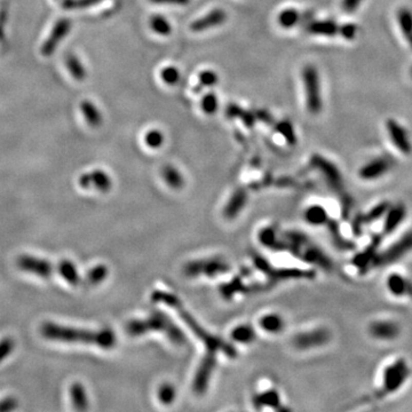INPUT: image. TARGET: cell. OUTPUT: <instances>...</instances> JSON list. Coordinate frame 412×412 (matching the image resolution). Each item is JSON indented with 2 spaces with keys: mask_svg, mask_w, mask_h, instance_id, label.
<instances>
[{
  "mask_svg": "<svg viewBox=\"0 0 412 412\" xmlns=\"http://www.w3.org/2000/svg\"><path fill=\"white\" fill-rule=\"evenodd\" d=\"M58 270L60 275L67 280L68 283L71 285H78L80 282V277L78 274L77 268L74 267V265L69 260H62L60 261L58 265Z\"/></svg>",
  "mask_w": 412,
  "mask_h": 412,
  "instance_id": "obj_26",
  "label": "cell"
},
{
  "mask_svg": "<svg viewBox=\"0 0 412 412\" xmlns=\"http://www.w3.org/2000/svg\"><path fill=\"white\" fill-rule=\"evenodd\" d=\"M330 332L326 329H316L309 332L296 334L293 338V345L299 349H310L320 347L330 340Z\"/></svg>",
  "mask_w": 412,
  "mask_h": 412,
  "instance_id": "obj_11",
  "label": "cell"
},
{
  "mask_svg": "<svg viewBox=\"0 0 412 412\" xmlns=\"http://www.w3.org/2000/svg\"><path fill=\"white\" fill-rule=\"evenodd\" d=\"M219 77L218 74L213 70H204L199 73L198 76V85L194 87L195 93H199L204 87H211L214 86L218 83Z\"/></svg>",
  "mask_w": 412,
  "mask_h": 412,
  "instance_id": "obj_33",
  "label": "cell"
},
{
  "mask_svg": "<svg viewBox=\"0 0 412 412\" xmlns=\"http://www.w3.org/2000/svg\"><path fill=\"white\" fill-rule=\"evenodd\" d=\"M362 2H363V0H344L343 2L344 11L347 13L355 12L356 8L360 6Z\"/></svg>",
  "mask_w": 412,
  "mask_h": 412,
  "instance_id": "obj_48",
  "label": "cell"
},
{
  "mask_svg": "<svg viewBox=\"0 0 412 412\" xmlns=\"http://www.w3.org/2000/svg\"><path fill=\"white\" fill-rule=\"evenodd\" d=\"M17 406L16 401L14 399H6L0 402V412H4V411H11L13 409H15Z\"/></svg>",
  "mask_w": 412,
  "mask_h": 412,
  "instance_id": "obj_49",
  "label": "cell"
},
{
  "mask_svg": "<svg viewBox=\"0 0 412 412\" xmlns=\"http://www.w3.org/2000/svg\"><path fill=\"white\" fill-rule=\"evenodd\" d=\"M226 21H227V13L223 9L217 8L204 15L203 17H199L194 21L190 24V30L193 32H204L206 30L221 26Z\"/></svg>",
  "mask_w": 412,
  "mask_h": 412,
  "instance_id": "obj_14",
  "label": "cell"
},
{
  "mask_svg": "<svg viewBox=\"0 0 412 412\" xmlns=\"http://www.w3.org/2000/svg\"><path fill=\"white\" fill-rule=\"evenodd\" d=\"M398 20L402 32L409 39L412 36V13L408 8H401L398 14Z\"/></svg>",
  "mask_w": 412,
  "mask_h": 412,
  "instance_id": "obj_36",
  "label": "cell"
},
{
  "mask_svg": "<svg viewBox=\"0 0 412 412\" xmlns=\"http://www.w3.org/2000/svg\"><path fill=\"white\" fill-rule=\"evenodd\" d=\"M14 346L15 344L12 338H5L0 341V363L6 360L7 356L12 353Z\"/></svg>",
  "mask_w": 412,
  "mask_h": 412,
  "instance_id": "obj_44",
  "label": "cell"
},
{
  "mask_svg": "<svg viewBox=\"0 0 412 412\" xmlns=\"http://www.w3.org/2000/svg\"><path fill=\"white\" fill-rule=\"evenodd\" d=\"M107 276H108V268L105 267L104 265H99L97 267H94L88 271L86 275V279L88 284L97 285L103 282V280L107 278Z\"/></svg>",
  "mask_w": 412,
  "mask_h": 412,
  "instance_id": "obj_37",
  "label": "cell"
},
{
  "mask_svg": "<svg viewBox=\"0 0 412 412\" xmlns=\"http://www.w3.org/2000/svg\"><path fill=\"white\" fill-rule=\"evenodd\" d=\"M78 183L84 189L94 188L101 193H105L111 188V179L102 170H94L89 173L82 174L78 179Z\"/></svg>",
  "mask_w": 412,
  "mask_h": 412,
  "instance_id": "obj_13",
  "label": "cell"
},
{
  "mask_svg": "<svg viewBox=\"0 0 412 412\" xmlns=\"http://www.w3.org/2000/svg\"><path fill=\"white\" fill-rule=\"evenodd\" d=\"M299 17H300V15H299L298 11H295L294 8H288L279 13L278 23L282 28L290 29V28L294 27L295 24L298 23Z\"/></svg>",
  "mask_w": 412,
  "mask_h": 412,
  "instance_id": "obj_34",
  "label": "cell"
},
{
  "mask_svg": "<svg viewBox=\"0 0 412 412\" xmlns=\"http://www.w3.org/2000/svg\"><path fill=\"white\" fill-rule=\"evenodd\" d=\"M246 200H248V192L244 188H239L236 190L224 209L226 217L228 219L235 218L245 206Z\"/></svg>",
  "mask_w": 412,
  "mask_h": 412,
  "instance_id": "obj_20",
  "label": "cell"
},
{
  "mask_svg": "<svg viewBox=\"0 0 412 412\" xmlns=\"http://www.w3.org/2000/svg\"><path fill=\"white\" fill-rule=\"evenodd\" d=\"M303 79L306 90V103L310 114L317 115L322 110V95L317 69L313 65H307L303 70Z\"/></svg>",
  "mask_w": 412,
  "mask_h": 412,
  "instance_id": "obj_6",
  "label": "cell"
},
{
  "mask_svg": "<svg viewBox=\"0 0 412 412\" xmlns=\"http://www.w3.org/2000/svg\"><path fill=\"white\" fill-rule=\"evenodd\" d=\"M310 163L315 168H317L323 173L328 183L333 189H340L343 187V179H341L340 171L335 167L334 164L329 162L328 159H325L323 156L320 155H314L310 159Z\"/></svg>",
  "mask_w": 412,
  "mask_h": 412,
  "instance_id": "obj_12",
  "label": "cell"
},
{
  "mask_svg": "<svg viewBox=\"0 0 412 412\" xmlns=\"http://www.w3.org/2000/svg\"><path fill=\"white\" fill-rule=\"evenodd\" d=\"M253 403L255 405V408L260 409L261 406L267 405V406H273L275 409H279L278 406L280 404L279 396L278 393L276 390H269L267 393H263L261 395L255 396L253 399Z\"/></svg>",
  "mask_w": 412,
  "mask_h": 412,
  "instance_id": "obj_29",
  "label": "cell"
},
{
  "mask_svg": "<svg viewBox=\"0 0 412 412\" xmlns=\"http://www.w3.org/2000/svg\"><path fill=\"white\" fill-rule=\"evenodd\" d=\"M16 264L21 270L34 274L39 277L49 278L53 275V265L47 260L34 258L31 255H21L17 259Z\"/></svg>",
  "mask_w": 412,
  "mask_h": 412,
  "instance_id": "obj_10",
  "label": "cell"
},
{
  "mask_svg": "<svg viewBox=\"0 0 412 412\" xmlns=\"http://www.w3.org/2000/svg\"><path fill=\"white\" fill-rule=\"evenodd\" d=\"M369 330L371 335L379 340H394L400 333L399 325L390 321H376Z\"/></svg>",
  "mask_w": 412,
  "mask_h": 412,
  "instance_id": "obj_17",
  "label": "cell"
},
{
  "mask_svg": "<svg viewBox=\"0 0 412 412\" xmlns=\"http://www.w3.org/2000/svg\"><path fill=\"white\" fill-rule=\"evenodd\" d=\"M150 28L159 36H168L172 32V26L163 15H153L150 18Z\"/></svg>",
  "mask_w": 412,
  "mask_h": 412,
  "instance_id": "obj_30",
  "label": "cell"
},
{
  "mask_svg": "<svg viewBox=\"0 0 412 412\" xmlns=\"http://www.w3.org/2000/svg\"><path fill=\"white\" fill-rule=\"evenodd\" d=\"M80 111L84 115L85 120L93 127H98L102 124V115L99 111V109L97 108L93 102L88 101V100H85L79 105Z\"/></svg>",
  "mask_w": 412,
  "mask_h": 412,
  "instance_id": "obj_22",
  "label": "cell"
},
{
  "mask_svg": "<svg viewBox=\"0 0 412 412\" xmlns=\"http://www.w3.org/2000/svg\"><path fill=\"white\" fill-rule=\"evenodd\" d=\"M152 331L165 334L175 345L180 346L185 343V335L182 331L166 314L160 310H153L147 317L133 320L126 325V333L132 336L142 335Z\"/></svg>",
  "mask_w": 412,
  "mask_h": 412,
  "instance_id": "obj_4",
  "label": "cell"
},
{
  "mask_svg": "<svg viewBox=\"0 0 412 412\" xmlns=\"http://www.w3.org/2000/svg\"><path fill=\"white\" fill-rule=\"evenodd\" d=\"M40 333L48 340L69 344L94 345L104 349L113 348L116 345V335L109 329L89 331L47 322L40 326Z\"/></svg>",
  "mask_w": 412,
  "mask_h": 412,
  "instance_id": "obj_3",
  "label": "cell"
},
{
  "mask_svg": "<svg viewBox=\"0 0 412 412\" xmlns=\"http://www.w3.org/2000/svg\"><path fill=\"white\" fill-rule=\"evenodd\" d=\"M254 116L258 120H260V122L266 123L268 125L274 123V119L271 117V115L268 111H266V110H257V111L254 113Z\"/></svg>",
  "mask_w": 412,
  "mask_h": 412,
  "instance_id": "obj_47",
  "label": "cell"
},
{
  "mask_svg": "<svg viewBox=\"0 0 412 412\" xmlns=\"http://www.w3.org/2000/svg\"><path fill=\"white\" fill-rule=\"evenodd\" d=\"M70 29H71V22L69 21L68 18H61L54 24V28L52 29L51 33L47 38V40H45L42 49L40 52L44 55V57H51V55L55 52V49L58 48V45L62 42L65 38V36L69 33Z\"/></svg>",
  "mask_w": 412,
  "mask_h": 412,
  "instance_id": "obj_9",
  "label": "cell"
},
{
  "mask_svg": "<svg viewBox=\"0 0 412 412\" xmlns=\"http://www.w3.org/2000/svg\"><path fill=\"white\" fill-rule=\"evenodd\" d=\"M260 325H261V328H263L265 331H267V332L277 333V332H279V331H282L283 326H284V322L278 315L270 314V315L264 316V317L260 320Z\"/></svg>",
  "mask_w": 412,
  "mask_h": 412,
  "instance_id": "obj_31",
  "label": "cell"
},
{
  "mask_svg": "<svg viewBox=\"0 0 412 412\" xmlns=\"http://www.w3.org/2000/svg\"><path fill=\"white\" fill-rule=\"evenodd\" d=\"M101 2L103 0H63L62 6L65 9H79L94 6Z\"/></svg>",
  "mask_w": 412,
  "mask_h": 412,
  "instance_id": "obj_42",
  "label": "cell"
},
{
  "mask_svg": "<svg viewBox=\"0 0 412 412\" xmlns=\"http://www.w3.org/2000/svg\"><path fill=\"white\" fill-rule=\"evenodd\" d=\"M356 32H358V27L355 24H344V26H340L339 33L346 39H354L356 36Z\"/></svg>",
  "mask_w": 412,
  "mask_h": 412,
  "instance_id": "obj_45",
  "label": "cell"
},
{
  "mask_svg": "<svg viewBox=\"0 0 412 412\" xmlns=\"http://www.w3.org/2000/svg\"><path fill=\"white\" fill-rule=\"evenodd\" d=\"M65 65H67V69L69 70V72L71 76L80 82V80H84L87 76L86 69L83 65V63L80 62V60L74 57V55H69L65 59Z\"/></svg>",
  "mask_w": 412,
  "mask_h": 412,
  "instance_id": "obj_28",
  "label": "cell"
},
{
  "mask_svg": "<svg viewBox=\"0 0 412 412\" xmlns=\"http://www.w3.org/2000/svg\"><path fill=\"white\" fill-rule=\"evenodd\" d=\"M412 250V233L404 235L398 242L391 244L388 249L380 254H377L374 260V267H381V266L393 264L400 260L403 255L409 253Z\"/></svg>",
  "mask_w": 412,
  "mask_h": 412,
  "instance_id": "obj_8",
  "label": "cell"
},
{
  "mask_svg": "<svg viewBox=\"0 0 412 412\" xmlns=\"http://www.w3.org/2000/svg\"><path fill=\"white\" fill-rule=\"evenodd\" d=\"M229 268V264L223 258L213 257L190 261L184 266L183 271L184 275L189 277H197V276L214 277L220 274L227 273Z\"/></svg>",
  "mask_w": 412,
  "mask_h": 412,
  "instance_id": "obj_5",
  "label": "cell"
},
{
  "mask_svg": "<svg viewBox=\"0 0 412 412\" xmlns=\"http://www.w3.org/2000/svg\"><path fill=\"white\" fill-rule=\"evenodd\" d=\"M160 78L166 85L174 86L180 79V71L175 67H166L160 71Z\"/></svg>",
  "mask_w": 412,
  "mask_h": 412,
  "instance_id": "obj_41",
  "label": "cell"
},
{
  "mask_svg": "<svg viewBox=\"0 0 412 412\" xmlns=\"http://www.w3.org/2000/svg\"><path fill=\"white\" fill-rule=\"evenodd\" d=\"M158 394H159V400L162 401L164 404H170L175 398V389L172 385L166 384L160 387Z\"/></svg>",
  "mask_w": 412,
  "mask_h": 412,
  "instance_id": "obj_43",
  "label": "cell"
},
{
  "mask_svg": "<svg viewBox=\"0 0 412 412\" xmlns=\"http://www.w3.org/2000/svg\"><path fill=\"white\" fill-rule=\"evenodd\" d=\"M340 27L333 21H315L310 23L307 30L313 34L332 37L339 33Z\"/></svg>",
  "mask_w": 412,
  "mask_h": 412,
  "instance_id": "obj_24",
  "label": "cell"
},
{
  "mask_svg": "<svg viewBox=\"0 0 412 412\" xmlns=\"http://www.w3.org/2000/svg\"><path fill=\"white\" fill-rule=\"evenodd\" d=\"M233 339L242 344H250L255 339L257 333L251 325H240L237 326L232 333Z\"/></svg>",
  "mask_w": 412,
  "mask_h": 412,
  "instance_id": "obj_32",
  "label": "cell"
},
{
  "mask_svg": "<svg viewBox=\"0 0 412 412\" xmlns=\"http://www.w3.org/2000/svg\"><path fill=\"white\" fill-rule=\"evenodd\" d=\"M389 209V204L388 203H380L372 210H370V212L368 214H365L363 218H362V222L364 223H371L376 221L377 219H379L381 217H385V214L387 212V210Z\"/></svg>",
  "mask_w": 412,
  "mask_h": 412,
  "instance_id": "obj_38",
  "label": "cell"
},
{
  "mask_svg": "<svg viewBox=\"0 0 412 412\" xmlns=\"http://www.w3.org/2000/svg\"><path fill=\"white\" fill-rule=\"evenodd\" d=\"M260 242L271 250L289 251L307 263L319 265L324 269L331 268V261L304 234L296 232H279L275 227H267L259 234Z\"/></svg>",
  "mask_w": 412,
  "mask_h": 412,
  "instance_id": "obj_1",
  "label": "cell"
},
{
  "mask_svg": "<svg viewBox=\"0 0 412 412\" xmlns=\"http://www.w3.org/2000/svg\"><path fill=\"white\" fill-rule=\"evenodd\" d=\"M409 366L404 360H396L387 365L383 373V391L386 394L398 391L408 379Z\"/></svg>",
  "mask_w": 412,
  "mask_h": 412,
  "instance_id": "obj_7",
  "label": "cell"
},
{
  "mask_svg": "<svg viewBox=\"0 0 412 412\" xmlns=\"http://www.w3.org/2000/svg\"><path fill=\"white\" fill-rule=\"evenodd\" d=\"M386 283L387 289H388L391 295L399 296V298H402V296L412 298V283L401 274H390L388 278H387Z\"/></svg>",
  "mask_w": 412,
  "mask_h": 412,
  "instance_id": "obj_16",
  "label": "cell"
},
{
  "mask_svg": "<svg viewBox=\"0 0 412 412\" xmlns=\"http://www.w3.org/2000/svg\"><path fill=\"white\" fill-rule=\"evenodd\" d=\"M152 299L155 303H162L177 311L178 315L180 316V319L183 321L184 324L190 329V331H192L200 341H203L206 347L205 356L217 359V353H222L230 359H234L237 356V350L235 349L234 346L227 343V341L219 338V336H215L212 333L208 332V331H206L203 326L196 321L194 316L184 308L182 301H181L177 295H173L172 293L166 292V291H155L152 294Z\"/></svg>",
  "mask_w": 412,
  "mask_h": 412,
  "instance_id": "obj_2",
  "label": "cell"
},
{
  "mask_svg": "<svg viewBox=\"0 0 412 412\" xmlns=\"http://www.w3.org/2000/svg\"><path fill=\"white\" fill-rule=\"evenodd\" d=\"M390 167V163L385 158H377L372 162L364 165L360 171V177L363 180H376L387 172Z\"/></svg>",
  "mask_w": 412,
  "mask_h": 412,
  "instance_id": "obj_18",
  "label": "cell"
},
{
  "mask_svg": "<svg viewBox=\"0 0 412 412\" xmlns=\"http://www.w3.org/2000/svg\"><path fill=\"white\" fill-rule=\"evenodd\" d=\"M406 210L404 208V205H395V206H389V209L387 210V212L385 214V221H384V232L386 234H391L395 232L396 228L403 222V220L405 218Z\"/></svg>",
  "mask_w": 412,
  "mask_h": 412,
  "instance_id": "obj_19",
  "label": "cell"
},
{
  "mask_svg": "<svg viewBox=\"0 0 412 412\" xmlns=\"http://www.w3.org/2000/svg\"><path fill=\"white\" fill-rule=\"evenodd\" d=\"M162 177L168 187L173 189H180L182 188L184 183V180L182 174H181L177 167L172 166V165H166L162 170Z\"/></svg>",
  "mask_w": 412,
  "mask_h": 412,
  "instance_id": "obj_27",
  "label": "cell"
},
{
  "mask_svg": "<svg viewBox=\"0 0 412 412\" xmlns=\"http://www.w3.org/2000/svg\"><path fill=\"white\" fill-rule=\"evenodd\" d=\"M70 399L73 408L79 411L88 409V400L84 386L79 383H73L70 387Z\"/></svg>",
  "mask_w": 412,
  "mask_h": 412,
  "instance_id": "obj_23",
  "label": "cell"
},
{
  "mask_svg": "<svg viewBox=\"0 0 412 412\" xmlns=\"http://www.w3.org/2000/svg\"><path fill=\"white\" fill-rule=\"evenodd\" d=\"M387 129H388L390 140L396 145L401 153L410 154L411 153V143L408 139L404 127H402L399 123H396L394 119H389L387 122Z\"/></svg>",
  "mask_w": 412,
  "mask_h": 412,
  "instance_id": "obj_15",
  "label": "cell"
},
{
  "mask_svg": "<svg viewBox=\"0 0 412 412\" xmlns=\"http://www.w3.org/2000/svg\"><path fill=\"white\" fill-rule=\"evenodd\" d=\"M409 42H410V45H411V47H412V36L409 38Z\"/></svg>",
  "mask_w": 412,
  "mask_h": 412,
  "instance_id": "obj_51",
  "label": "cell"
},
{
  "mask_svg": "<svg viewBox=\"0 0 412 412\" xmlns=\"http://www.w3.org/2000/svg\"><path fill=\"white\" fill-rule=\"evenodd\" d=\"M218 107H219L218 98H217V95L213 93L206 94L205 97L202 99V102H200V108H202L203 113H205L206 115L215 114L218 110Z\"/></svg>",
  "mask_w": 412,
  "mask_h": 412,
  "instance_id": "obj_39",
  "label": "cell"
},
{
  "mask_svg": "<svg viewBox=\"0 0 412 412\" xmlns=\"http://www.w3.org/2000/svg\"><path fill=\"white\" fill-rule=\"evenodd\" d=\"M275 129H276V132L282 135V137L285 139V141L289 144L294 145L296 143V137H295L294 128L292 126V124H291L289 120H282V122L277 123L275 126Z\"/></svg>",
  "mask_w": 412,
  "mask_h": 412,
  "instance_id": "obj_35",
  "label": "cell"
},
{
  "mask_svg": "<svg viewBox=\"0 0 412 412\" xmlns=\"http://www.w3.org/2000/svg\"><path fill=\"white\" fill-rule=\"evenodd\" d=\"M305 218L309 224L313 226H325L330 223L331 220L326 210L321 205L309 206L305 212Z\"/></svg>",
  "mask_w": 412,
  "mask_h": 412,
  "instance_id": "obj_21",
  "label": "cell"
},
{
  "mask_svg": "<svg viewBox=\"0 0 412 412\" xmlns=\"http://www.w3.org/2000/svg\"><path fill=\"white\" fill-rule=\"evenodd\" d=\"M244 113V109H242L239 107V105L232 103L227 105V108H226V116L230 119H235V118H240L242 117V115Z\"/></svg>",
  "mask_w": 412,
  "mask_h": 412,
  "instance_id": "obj_46",
  "label": "cell"
},
{
  "mask_svg": "<svg viewBox=\"0 0 412 412\" xmlns=\"http://www.w3.org/2000/svg\"><path fill=\"white\" fill-rule=\"evenodd\" d=\"M155 4H165V5H178V6H185L190 3V0H150Z\"/></svg>",
  "mask_w": 412,
  "mask_h": 412,
  "instance_id": "obj_50",
  "label": "cell"
},
{
  "mask_svg": "<svg viewBox=\"0 0 412 412\" xmlns=\"http://www.w3.org/2000/svg\"><path fill=\"white\" fill-rule=\"evenodd\" d=\"M411 72H412V70H411Z\"/></svg>",
  "mask_w": 412,
  "mask_h": 412,
  "instance_id": "obj_52",
  "label": "cell"
},
{
  "mask_svg": "<svg viewBox=\"0 0 412 412\" xmlns=\"http://www.w3.org/2000/svg\"><path fill=\"white\" fill-rule=\"evenodd\" d=\"M144 142L149 148L157 149L164 143V135L158 129H152L144 135Z\"/></svg>",
  "mask_w": 412,
  "mask_h": 412,
  "instance_id": "obj_40",
  "label": "cell"
},
{
  "mask_svg": "<svg viewBox=\"0 0 412 412\" xmlns=\"http://www.w3.org/2000/svg\"><path fill=\"white\" fill-rule=\"evenodd\" d=\"M380 239L379 238H376L372 243H371L368 249H365L363 252L360 253L358 257L355 258L354 260V264L356 265V267L359 268H366L368 267V265L374 263L376 257H377V253H376V250L378 248Z\"/></svg>",
  "mask_w": 412,
  "mask_h": 412,
  "instance_id": "obj_25",
  "label": "cell"
}]
</instances>
